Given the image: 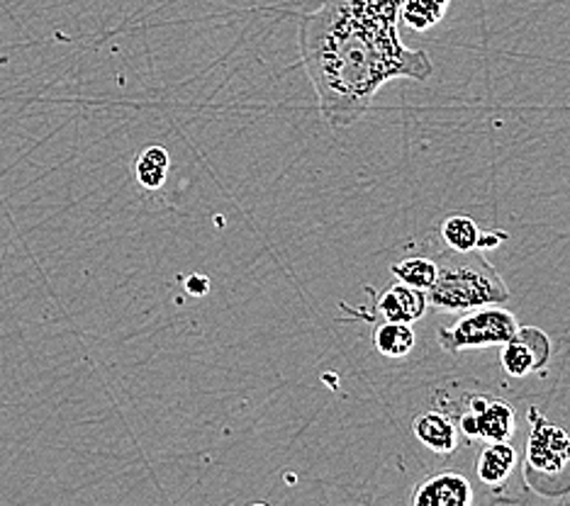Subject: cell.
Instances as JSON below:
<instances>
[{
    "label": "cell",
    "mask_w": 570,
    "mask_h": 506,
    "mask_svg": "<svg viewBox=\"0 0 570 506\" xmlns=\"http://www.w3.org/2000/svg\"><path fill=\"white\" fill-rule=\"evenodd\" d=\"M168 166H171V159H168V151L164 147L145 149L135 161L137 183L147 190H159L166 183Z\"/></svg>",
    "instance_id": "14"
},
{
    "label": "cell",
    "mask_w": 570,
    "mask_h": 506,
    "mask_svg": "<svg viewBox=\"0 0 570 506\" xmlns=\"http://www.w3.org/2000/svg\"><path fill=\"white\" fill-rule=\"evenodd\" d=\"M373 348L379 350L383 358L400 360L407 358L414 344H417V334H414V327L407 321H381L373 327Z\"/></svg>",
    "instance_id": "11"
},
{
    "label": "cell",
    "mask_w": 570,
    "mask_h": 506,
    "mask_svg": "<svg viewBox=\"0 0 570 506\" xmlns=\"http://www.w3.org/2000/svg\"><path fill=\"white\" fill-rule=\"evenodd\" d=\"M436 280L426 290L430 307L444 315L469 311L488 305H504L512 297L508 282L500 278L483 254L444 251L436 258Z\"/></svg>",
    "instance_id": "2"
},
{
    "label": "cell",
    "mask_w": 570,
    "mask_h": 506,
    "mask_svg": "<svg viewBox=\"0 0 570 506\" xmlns=\"http://www.w3.org/2000/svg\"><path fill=\"white\" fill-rule=\"evenodd\" d=\"M502 241H508V234H504L502 229H498V231H483L481 234V246H478V251L498 249Z\"/></svg>",
    "instance_id": "17"
},
{
    "label": "cell",
    "mask_w": 570,
    "mask_h": 506,
    "mask_svg": "<svg viewBox=\"0 0 570 506\" xmlns=\"http://www.w3.org/2000/svg\"><path fill=\"white\" fill-rule=\"evenodd\" d=\"M520 329V321L512 311L502 305H488L469 309V315L453 321L451 327L439 329V346L446 354H459L465 348H485V346H502L512 339L514 331Z\"/></svg>",
    "instance_id": "4"
},
{
    "label": "cell",
    "mask_w": 570,
    "mask_h": 506,
    "mask_svg": "<svg viewBox=\"0 0 570 506\" xmlns=\"http://www.w3.org/2000/svg\"><path fill=\"white\" fill-rule=\"evenodd\" d=\"M449 8L451 0H403L400 20L414 32H426L436 28V24L446 18Z\"/></svg>",
    "instance_id": "12"
},
{
    "label": "cell",
    "mask_w": 570,
    "mask_h": 506,
    "mask_svg": "<svg viewBox=\"0 0 570 506\" xmlns=\"http://www.w3.org/2000/svg\"><path fill=\"white\" fill-rule=\"evenodd\" d=\"M517 463H520V456L510 440H490L478 456L475 473L483 485L500 489L517 470Z\"/></svg>",
    "instance_id": "10"
},
{
    "label": "cell",
    "mask_w": 570,
    "mask_h": 506,
    "mask_svg": "<svg viewBox=\"0 0 570 506\" xmlns=\"http://www.w3.org/2000/svg\"><path fill=\"white\" fill-rule=\"evenodd\" d=\"M473 502V487L459 473H442L426 477L424 483L414 485L410 504L412 506H465Z\"/></svg>",
    "instance_id": "7"
},
{
    "label": "cell",
    "mask_w": 570,
    "mask_h": 506,
    "mask_svg": "<svg viewBox=\"0 0 570 506\" xmlns=\"http://www.w3.org/2000/svg\"><path fill=\"white\" fill-rule=\"evenodd\" d=\"M375 315L385 321H407L414 324L424 317V311L430 309V300L426 292L410 288L405 282H393L391 288H385L375 302Z\"/></svg>",
    "instance_id": "8"
},
{
    "label": "cell",
    "mask_w": 570,
    "mask_h": 506,
    "mask_svg": "<svg viewBox=\"0 0 570 506\" xmlns=\"http://www.w3.org/2000/svg\"><path fill=\"white\" fill-rule=\"evenodd\" d=\"M186 290L193 297H205L210 292V278L203 276V272H193L190 278H186Z\"/></svg>",
    "instance_id": "16"
},
{
    "label": "cell",
    "mask_w": 570,
    "mask_h": 506,
    "mask_svg": "<svg viewBox=\"0 0 570 506\" xmlns=\"http://www.w3.org/2000/svg\"><path fill=\"white\" fill-rule=\"evenodd\" d=\"M461 431L475 440H512L517 434V419L512 405L502 399H488L481 395L469 397V409L459 419Z\"/></svg>",
    "instance_id": "5"
},
{
    "label": "cell",
    "mask_w": 570,
    "mask_h": 506,
    "mask_svg": "<svg viewBox=\"0 0 570 506\" xmlns=\"http://www.w3.org/2000/svg\"><path fill=\"white\" fill-rule=\"evenodd\" d=\"M500 360L504 373L512 378H527V375L549 366L551 339L539 327H520L512 339L502 344Z\"/></svg>",
    "instance_id": "6"
},
{
    "label": "cell",
    "mask_w": 570,
    "mask_h": 506,
    "mask_svg": "<svg viewBox=\"0 0 570 506\" xmlns=\"http://www.w3.org/2000/svg\"><path fill=\"white\" fill-rule=\"evenodd\" d=\"M529 424L524 483L539 497L563 499L570 495V436L537 409H529Z\"/></svg>",
    "instance_id": "3"
},
{
    "label": "cell",
    "mask_w": 570,
    "mask_h": 506,
    "mask_svg": "<svg viewBox=\"0 0 570 506\" xmlns=\"http://www.w3.org/2000/svg\"><path fill=\"white\" fill-rule=\"evenodd\" d=\"M412 434L424 448L439 453V456H451L459 446V426L453 424V419L446 417L444 411H436V409H430L420 414V417H414Z\"/></svg>",
    "instance_id": "9"
},
{
    "label": "cell",
    "mask_w": 570,
    "mask_h": 506,
    "mask_svg": "<svg viewBox=\"0 0 570 506\" xmlns=\"http://www.w3.org/2000/svg\"><path fill=\"white\" fill-rule=\"evenodd\" d=\"M391 270L397 282H405L410 288H417L424 292L430 290L436 280V261L424 256H410L405 261L393 264Z\"/></svg>",
    "instance_id": "15"
},
{
    "label": "cell",
    "mask_w": 570,
    "mask_h": 506,
    "mask_svg": "<svg viewBox=\"0 0 570 506\" xmlns=\"http://www.w3.org/2000/svg\"><path fill=\"white\" fill-rule=\"evenodd\" d=\"M400 8L403 0H322L301 16V61L332 129L358 122L395 78H432L430 54L400 39Z\"/></svg>",
    "instance_id": "1"
},
{
    "label": "cell",
    "mask_w": 570,
    "mask_h": 506,
    "mask_svg": "<svg viewBox=\"0 0 570 506\" xmlns=\"http://www.w3.org/2000/svg\"><path fill=\"white\" fill-rule=\"evenodd\" d=\"M483 229L469 215H449L442 222V239L451 251H475Z\"/></svg>",
    "instance_id": "13"
}]
</instances>
